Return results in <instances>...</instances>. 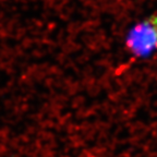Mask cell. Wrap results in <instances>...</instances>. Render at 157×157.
Returning <instances> with one entry per match:
<instances>
[{
  "instance_id": "obj_1",
  "label": "cell",
  "mask_w": 157,
  "mask_h": 157,
  "mask_svg": "<svg viewBox=\"0 0 157 157\" xmlns=\"http://www.w3.org/2000/svg\"><path fill=\"white\" fill-rule=\"evenodd\" d=\"M125 44L137 58H148L157 49V15L135 24L128 32Z\"/></svg>"
}]
</instances>
